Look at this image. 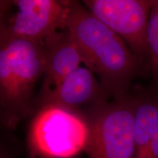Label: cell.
Instances as JSON below:
<instances>
[{"label":"cell","mask_w":158,"mask_h":158,"mask_svg":"<svg viewBox=\"0 0 158 158\" xmlns=\"http://www.w3.org/2000/svg\"><path fill=\"white\" fill-rule=\"evenodd\" d=\"M64 29L81 51L87 68L98 75L108 96L121 100L129 95L130 85L141 73L143 62L123 39L77 1H69Z\"/></svg>","instance_id":"1"},{"label":"cell","mask_w":158,"mask_h":158,"mask_svg":"<svg viewBox=\"0 0 158 158\" xmlns=\"http://www.w3.org/2000/svg\"><path fill=\"white\" fill-rule=\"evenodd\" d=\"M45 64L43 42L0 37V117L5 128L14 130L35 114V88Z\"/></svg>","instance_id":"2"},{"label":"cell","mask_w":158,"mask_h":158,"mask_svg":"<svg viewBox=\"0 0 158 158\" xmlns=\"http://www.w3.org/2000/svg\"><path fill=\"white\" fill-rule=\"evenodd\" d=\"M34 115L27 137L29 158H73L86 149L89 126L78 110L47 105Z\"/></svg>","instance_id":"3"},{"label":"cell","mask_w":158,"mask_h":158,"mask_svg":"<svg viewBox=\"0 0 158 158\" xmlns=\"http://www.w3.org/2000/svg\"><path fill=\"white\" fill-rule=\"evenodd\" d=\"M138 94L89 108L88 158H135L134 133Z\"/></svg>","instance_id":"4"},{"label":"cell","mask_w":158,"mask_h":158,"mask_svg":"<svg viewBox=\"0 0 158 158\" xmlns=\"http://www.w3.org/2000/svg\"><path fill=\"white\" fill-rule=\"evenodd\" d=\"M91 13L121 37L141 62L149 61L147 32L152 0H85Z\"/></svg>","instance_id":"5"},{"label":"cell","mask_w":158,"mask_h":158,"mask_svg":"<svg viewBox=\"0 0 158 158\" xmlns=\"http://www.w3.org/2000/svg\"><path fill=\"white\" fill-rule=\"evenodd\" d=\"M16 12L1 14L0 37L42 43L48 35L64 29L69 1L13 0Z\"/></svg>","instance_id":"6"},{"label":"cell","mask_w":158,"mask_h":158,"mask_svg":"<svg viewBox=\"0 0 158 158\" xmlns=\"http://www.w3.org/2000/svg\"><path fill=\"white\" fill-rule=\"evenodd\" d=\"M110 97L87 67H79L71 72L54 89L35 98V113L41 107L55 105L78 110L81 106L102 103Z\"/></svg>","instance_id":"7"},{"label":"cell","mask_w":158,"mask_h":158,"mask_svg":"<svg viewBox=\"0 0 158 158\" xmlns=\"http://www.w3.org/2000/svg\"><path fill=\"white\" fill-rule=\"evenodd\" d=\"M45 53V70L38 96L52 90L71 72L87 62L68 29L56 31L43 42Z\"/></svg>","instance_id":"8"},{"label":"cell","mask_w":158,"mask_h":158,"mask_svg":"<svg viewBox=\"0 0 158 158\" xmlns=\"http://www.w3.org/2000/svg\"><path fill=\"white\" fill-rule=\"evenodd\" d=\"M149 64L158 91V0H152L147 32Z\"/></svg>","instance_id":"9"},{"label":"cell","mask_w":158,"mask_h":158,"mask_svg":"<svg viewBox=\"0 0 158 158\" xmlns=\"http://www.w3.org/2000/svg\"><path fill=\"white\" fill-rule=\"evenodd\" d=\"M142 158H158V127Z\"/></svg>","instance_id":"10"},{"label":"cell","mask_w":158,"mask_h":158,"mask_svg":"<svg viewBox=\"0 0 158 158\" xmlns=\"http://www.w3.org/2000/svg\"><path fill=\"white\" fill-rule=\"evenodd\" d=\"M0 158H10V155L8 153H7L5 152V150L2 149L1 150V156H0Z\"/></svg>","instance_id":"11"}]
</instances>
